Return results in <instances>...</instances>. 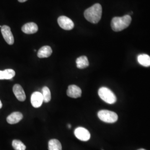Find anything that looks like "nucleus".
Wrapping results in <instances>:
<instances>
[{"label":"nucleus","instance_id":"obj_22","mask_svg":"<svg viewBox=\"0 0 150 150\" xmlns=\"http://www.w3.org/2000/svg\"><path fill=\"white\" fill-rule=\"evenodd\" d=\"M68 127H69V128H71V125H70V124H69V125H68Z\"/></svg>","mask_w":150,"mask_h":150},{"label":"nucleus","instance_id":"obj_19","mask_svg":"<svg viewBox=\"0 0 150 150\" xmlns=\"http://www.w3.org/2000/svg\"><path fill=\"white\" fill-rule=\"evenodd\" d=\"M12 145L15 150H25L26 148L24 144L18 139L13 140Z\"/></svg>","mask_w":150,"mask_h":150},{"label":"nucleus","instance_id":"obj_5","mask_svg":"<svg viewBox=\"0 0 150 150\" xmlns=\"http://www.w3.org/2000/svg\"><path fill=\"white\" fill-rule=\"evenodd\" d=\"M60 27L65 30H71L74 27V23L70 18L66 16H60L57 20Z\"/></svg>","mask_w":150,"mask_h":150},{"label":"nucleus","instance_id":"obj_7","mask_svg":"<svg viewBox=\"0 0 150 150\" xmlns=\"http://www.w3.org/2000/svg\"><path fill=\"white\" fill-rule=\"evenodd\" d=\"M1 33L6 42L10 45L14 43V38L12 33L10 27L6 25H4L1 27Z\"/></svg>","mask_w":150,"mask_h":150},{"label":"nucleus","instance_id":"obj_3","mask_svg":"<svg viewBox=\"0 0 150 150\" xmlns=\"http://www.w3.org/2000/svg\"><path fill=\"white\" fill-rule=\"evenodd\" d=\"M98 93L102 100L108 104H113L117 101V98L115 93L106 87H101L98 90Z\"/></svg>","mask_w":150,"mask_h":150},{"label":"nucleus","instance_id":"obj_23","mask_svg":"<svg viewBox=\"0 0 150 150\" xmlns=\"http://www.w3.org/2000/svg\"><path fill=\"white\" fill-rule=\"evenodd\" d=\"M146 150L145 149H139V150Z\"/></svg>","mask_w":150,"mask_h":150},{"label":"nucleus","instance_id":"obj_6","mask_svg":"<svg viewBox=\"0 0 150 150\" xmlns=\"http://www.w3.org/2000/svg\"><path fill=\"white\" fill-rule=\"evenodd\" d=\"M74 134L77 139L82 141H87L91 137L90 132L87 129L82 127H79L75 129Z\"/></svg>","mask_w":150,"mask_h":150},{"label":"nucleus","instance_id":"obj_10","mask_svg":"<svg viewBox=\"0 0 150 150\" xmlns=\"http://www.w3.org/2000/svg\"><path fill=\"white\" fill-rule=\"evenodd\" d=\"M13 92L17 100L23 102L26 100V94L23 88L20 85L16 84L13 87Z\"/></svg>","mask_w":150,"mask_h":150},{"label":"nucleus","instance_id":"obj_13","mask_svg":"<svg viewBox=\"0 0 150 150\" xmlns=\"http://www.w3.org/2000/svg\"><path fill=\"white\" fill-rule=\"evenodd\" d=\"M52 53V48L49 46H44L40 48L38 52V57L40 59L47 58Z\"/></svg>","mask_w":150,"mask_h":150},{"label":"nucleus","instance_id":"obj_14","mask_svg":"<svg viewBox=\"0 0 150 150\" xmlns=\"http://www.w3.org/2000/svg\"><path fill=\"white\" fill-rule=\"evenodd\" d=\"M15 74V71L12 69L0 71V80H12Z\"/></svg>","mask_w":150,"mask_h":150},{"label":"nucleus","instance_id":"obj_12","mask_svg":"<svg viewBox=\"0 0 150 150\" xmlns=\"http://www.w3.org/2000/svg\"><path fill=\"white\" fill-rule=\"evenodd\" d=\"M23 118V115L20 112L12 113L7 117V122L10 124H16L19 122Z\"/></svg>","mask_w":150,"mask_h":150},{"label":"nucleus","instance_id":"obj_15","mask_svg":"<svg viewBox=\"0 0 150 150\" xmlns=\"http://www.w3.org/2000/svg\"><path fill=\"white\" fill-rule=\"evenodd\" d=\"M137 61L144 67H150V56L147 54H140L137 56Z\"/></svg>","mask_w":150,"mask_h":150},{"label":"nucleus","instance_id":"obj_17","mask_svg":"<svg viewBox=\"0 0 150 150\" xmlns=\"http://www.w3.org/2000/svg\"><path fill=\"white\" fill-rule=\"evenodd\" d=\"M48 150H62V145L57 139H52L48 142Z\"/></svg>","mask_w":150,"mask_h":150},{"label":"nucleus","instance_id":"obj_20","mask_svg":"<svg viewBox=\"0 0 150 150\" xmlns=\"http://www.w3.org/2000/svg\"><path fill=\"white\" fill-rule=\"evenodd\" d=\"M20 2H26V1L27 0H18Z\"/></svg>","mask_w":150,"mask_h":150},{"label":"nucleus","instance_id":"obj_8","mask_svg":"<svg viewBox=\"0 0 150 150\" xmlns=\"http://www.w3.org/2000/svg\"><path fill=\"white\" fill-rule=\"evenodd\" d=\"M43 102L42 95L40 92H33L31 97V102L32 106L35 108L40 107Z\"/></svg>","mask_w":150,"mask_h":150},{"label":"nucleus","instance_id":"obj_11","mask_svg":"<svg viewBox=\"0 0 150 150\" xmlns=\"http://www.w3.org/2000/svg\"><path fill=\"white\" fill-rule=\"evenodd\" d=\"M38 25L34 22H29L24 25L22 27V31L26 34H33L38 32Z\"/></svg>","mask_w":150,"mask_h":150},{"label":"nucleus","instance_id":"obj_16","mask_svg":"<svg viewBox=\"0 0 150 150\" xmlns=\"http://www.w3.org/2000/svg\"><path fill=\"white\" fill-rule=\"evenodd\" d=\"M77 67L80 69H83L87 67L89 65V62L87 57L85 56H82L76 59Z\"/></svg>","mask_w":150,"mask_h":150},{"label":"nucleus","instance_id":"obj_21","mask_svg":"<svg viewBox=\"0 0 150 150\" xmlns=\"http://www.w3.org/2000/svg\"><path fill=\"white\" fill-rule=\"evenodd\" d=\"M2 107V103L1 101L0 100V109H1Z\"/></svg>","mask_w":150,"mask_h":150},{"label":"nucleus","instance_id":"obj_4","mask_svg":"<svg viewBox=\"0 0 150 150\" xmlns=\"http://www.w3.org/2000/svg\"><path fill=\"white\" fill-rule=\"evenodd\" d=\"M97 116L100 120L106 123H115L118 120V115L117 113L106 110L98 111Z\"/></svg>","mask_w":150,"mask_h":150},{"label":"nucleus","instance_id":"obj_1","mask_svg":"<svg viewBox=\"0 0 150 150\" xmlns=\"http://www.w3.org/2000/svg\"><path fill=\"white\" fill-rule=\"evenodd\" d=\"M102 12L101 5L99 4H96L86 9L84 12V16L88 21L92 23H97L101 18Z\"/></svg>","mask_w":150,"mask_h":150},{"label":"nucleus","instance_id":"obj_18","mask_svg":"<svg viewBox=\"0 0 150 150\" xmlns=\"http://www.w3.org/2000/svg\"><path fill=\"white\" fill-rule=\"evenodd\" d=\"M42 95L43 98V102L45 103H48L50 101L51 99V95L50 89L48 87L45 86L42 89Z\"/></svg>","mask_w":150,"mask_h":150},{"label":"nucleus","instance_id":"obj_2","mask_svg":"<svg viewBox=\"0 0 150 150\" xmlns=\"http://www.w3.org/2000/svg\"><path fill=\"white\" fill-rule=\"evenodd\" d=\"M131 17L129 15L122 17H113L111 21V27L114 31L119 32L129 26L131 22Z\"/></svg>","mask_w":150,"mask_h":150},{"label":"nucleus","instance_id":"obj_9","mask_svg":"<svg viewBox=\"0 0 150 150\" xmlns=\"http://www.w3.org/2000/svg\"><path fill=\"white\" fill-rule=\"evenodd\" d=\"M67 95L71 98H77L81 96L82 91L79 87L75 85H72L68 87Z\"/></svg>","mask_w":150,"mask_h":150}]
</instances>
